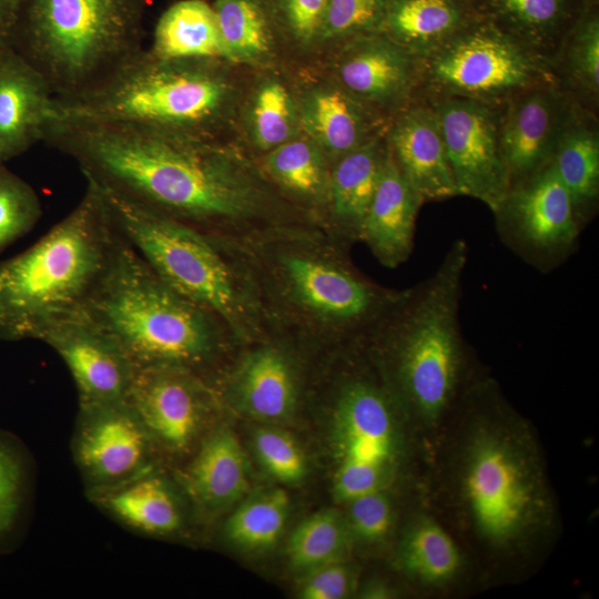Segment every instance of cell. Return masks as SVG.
Listing matches in <instances>:
<instances>
[{
    "label": "cell",
    "mask_w": 599,
    "mask_h": 599,
    "mask_svg": "<svg viewBox=\"0 0 599 599\" xmlns=\"http://www.w3.org/2000/svg\"><path fill=\"white\" fill-rule=\"evenodd\" d=\"M290 507V496L282 488L254 491L226 519L224 536L232 546L246 552L270 550L286 527Z\"/></svg>",
    "instance_id": "obj_34"
},
{
    "label": "cell",
    "mask_w": 599,
    "mask_h": 599,
    "mask_svg": "<svg viewBox=\"0 0 599 599\" xmlns=\"http://www.w3.org/2000/svg\"><path fill=\"white\" fill-rule=\"evenodd\" d=\"M561 88L587 109L599 97V1L587 0L555 61Z\"/></svg>",
    "instance_id": "obj_32"
},
{
    "label": "cell",
    "mask_w": 599,
    "mask_h": 599,
    "mask_svg": "<svg viewBox=\"0 0 599 599\" xmlns=\"http://www.w3.org/2000/svg\"><path fill=\"white\" fill-rule=\"evenodd\" d=\"M12 45L8 39L0 34V62L9 54L12 50Z\"/></svg>",
    "instance_id": "obj_46"
},
{
    "label": "cell",
    "mask_w": 599,
    "mask_h": 599,
    "mask_svg": "<svg viewBox=\"0 0 599 599\" xmlns=\"http://www.w3.org/2000/svg\"><path fill=\"white\" fill-rule=\"evenodd\" d=\"M41 342L64 362L75 384L80 405L128 398L136 366L120 344L84 314L57 324Z\"/></svg>",
    "instance_id": "obj_17"
},
{
    "label": "cell",
    "mask_w": 599,
    "mask_h": 599,
    "mask_svg": "<svg viewBox=\"0 0 599 599\" xmlns=\"http://www.w3.org/2000/svg\"><path fill=\"white\" fill-rule=\"evenodd\" d=\"M149 51L169 60L226 61L216 14L205 0H180L159 18Z\"/></svg>",
    "instance_id": "obj_30"
},
{
    "label": "cell",
    "mask_w": 599,
    "mask_h": 599,
    "mask_svg": "<svg viewBox=\"0 0 599 599\" xmlns=\"http://www.w3.org/2000/svg\"><path fill=\"white\" fill-rule=\"evenodd\" d=\"M119 231L97 189L23 252L0 261V339L41 341L81 314L113 255Z\"/></svg>",
    "instance_id": "obj_2"
},
{
    "label": "cell",
    "mask_w": 599,
    "mask_h": 599,
    "mask_svg": "<svg viewBox=\"0 0 599 599\" xmlns=\"http://www.w3.org/2000/svg\"><path fill=\"white\" fill-rule=\"evenodd\" d=\"M252 446L263 468L286 485L302 481L307 471L305 455L285 430L265 424L252 434Z\"/></svg>",
    "instance_id": "obj_40"
},
{
    "label": "cell",
    "mask_w": 599,
    "mask_h": 599,
    "mask_svg": "<svg viewBox=\"0 0 599 599\" xmlns=\"http://www.w3.org/2000/svg\"><path fill=\"white\" fill-rule=\"evenodd\" d=\"M226 62L263 64L280 35L267 0H211Z\"/></svg>",
    "instance_id": "obj_31"
},
{
    "label": "cell",
    "mask_w": 599,
    "mask_h": 599,
    "mask_svg": "<svg viewBox=\"0 0 599 599\" xmlns=\"http://www.w3.org/2000/svg\"><path fill=\"white\" fill-rule=\"evenodd\" d=\"M155 450L126 399L80 405L72 451L88 493L115 486L155 466Z\"/></svg>",
    "instance_id": "obj_13"
},
{
    "label": "cell",
    "mask_w": 599,
    "mask_h": 599,
    "mask_svg": "<svg viewBox=\"0 0 599 599\" xmlns=\"http://www.w3.org/2000/svg\"><path fill=\"white\" fill-rule=\"evenodd\" d=\"M423 203L424 199L403 175L387 148L359 235L384 266L397 267L410 256Z\"/></svg>",
    "instance_id": "obj_22"
},
{
    "label": "cell",
    "mask_w": 599,
    "mask_h": 599,
    "mask_svg": "<svg viewBox=\"0 0 599 599\" xmlns=\"http://www.w3.org/2000/svg\"><path fill=\"white\" fill-rule=\"evenodd\" d=\"M217 60H169L142 49L85 92L55 98L54 121L122 123L216 139L235 88Z\"/></svg>",
    "instance_id": "obj_4"
},
{
    "label": "cell",
    "mask_w": 599,
    "mask_h": 599,
    "mask_svg": "<svg viewBox=\"0 0 599 599\" xmlns=\"http://www.w3.org/2000/svg\"><path fill=\"white\" fill-rule=\"evenodd\" d=\"M43 140L87 180L216 236L264 202L248 164L217 139L122 123L53 121Z\"/></svg>",
    "instance_id": "obj_1"
},
{
    "label": "cell",
    "mask_w": 599,
    "mask_h": 599,
    "mask_svg": "<svg viewBox=\"0 0 599 599\" xmlns=\"http://www.w3.org/2000/svg\"><path fill=\"white\" fill-rule=\"evenodd\" d=\"M146 0H21L12 48L57 99L81 94L142 48Z\"/></svg>",
    "instance_id": "obj_7"
},
{
    "label": "cell",
    "mask_w": 599,
    "mask_h": 599,
    "mask_svg": "<svg viewBox=\"0 0 599 599\" xmlns=\"http://www.w3.org/2000/svg\"><path fill=\"white\" fill-rule=\"evenodd\" d=\"M87 181L99 190L118 231L167 285L227 328L247 326L250 301L215 236Z\"/></svg>",
    "instance_id": "obj_8"
},
{
    "label": "cell",
    "mask_w": 599,
    "mask_h": 599,
    "mask_svg": "<svg viewBox=\"0 0 599 599\" xmlns=\"http://www.w3.org/2000/svg\"><path fill=\"white\" fill-rule=\"evenodd\" d=\"M119 234L82 314L109 333L136 367L177 365L197 372L216 353L222 323L167 285Z\"/></svg>",
    "instance_id": "obj_5"
},
{
    "label": "cell",
    "mask_w": 599,
    "mask_h": 599,
    "mask_svg": "<svg viewBox=\"0 0 599 599\" xmlns=\"http://www.w3.org/2000/svg\"><path fill=\"white\" fill-rule=\"evenodd\" d=\"M493 214L501 242L540 273L552 272L578 248L582 230L552 162L511 184Z\"/></svg>",
    "instance_id": "obj_11"
},
{
    "label": "cell",
    "mask_w": 599,
    "mask_h": 599,
    "mask_svg": "<svg viewBox=\"0 0 599 599\" xmlns=\"http://www.w3.org/2000/svg\"><path fill=\"white\" fill-rule=\"evenodd\" d=\"M126 400L155 449L184 454L205 420L211 394L197 372L177 365L136 367Z\"/></svg>",
    "instance_id": "obj_14"
},
{
    "label": "cell",
    "mask_w": 599,
    "mask_h": 599,
    "mask_svg": "<svg viewBox=\"0 0 599 599\" xmlns=\"http://www.w3.org/2000/svg\"><path fill=\"white\" fill-rule=\"evenodd\" d=\"M386 0H328L319 45H338L357 35L377 33Z\"/></svg>",
    "instance_id": "obj_41"
},
{
    "label": "cell",
    "mask_w": 599,
    "mask_h": 599,
    "mask_svg": "<svg viewBox=\"0 0 599 599\" xmlns=\"http://www.w3.org/2000/svg\"><path fill=\"white\" fill-rule=\"evenodd\" d=\"M88 496L105 514L138 534L165 537L179 532L184 525L179 495L155 466Z\"/></svg>",
    "instance_id": "obj_25"
},
{
    "label": "cell",
    "mask_w": 599,
    "mask_h": 599,
    "mask_svg": "<svg viewBox=\"0 0 599 599\" xmlns=\"http://www.w3.org/2000/svg\"><path fill=\"white\" fill-rule=\"evenodd\" d=\"M484 17L555 65L587 0H478Z\"/></svg>",
    "instance_id": "obj_29"
},
{
    "label": "cell",
    "mask_w": 599,
    "mask_h": 599,
    "mask_svg": "<svg viewBox=\"0 0 599 599\" xmlns=\"http://www.w3.org/2000/svg\"><path fill=\"white\" fill-rule=\"evenodd\" d=\"M468 245L451 243L435 272L406 290L366 338L387 366L400 400L425 422L438 419L466 373L459 309Z\"/></svg>",
    "instance_id": "obj_3"
},
{
    "label": "cell",
    "mask_w": 599,
    "mask_h": 599,
    "mask_svg": "<svg viewBox=\"0 0 599 599\" xmlns=\"http://www.w3.org/2000/svg\"><path fill=\"white\" fill-rule=\"evenodd\" d=\"M419 65V95L429 100L458 98L500 106L527 90L560 85L550 61L486 17L464 28Z\"/></svg>",
    "instance_id": "obj_10"
},
{
    "label": "cell",
    "mask_w": 599,
    "mask_h": 599,
    "mask_svg": "<svg viewBox=\"0 0 599 599\" xmlns=\"http://www.w3.org/2000/svg\"><path fill=\"white\" fill-rule=\"evenodd\" d=\"M55 118V95L44 77L12 49L0 62V156L3 162L43 140Z\"/></svg>",
    "instance_id": "obj_21"
},
{
    "label": "cell",
    "mask_w": 599,
    "mask_h": 599,
    "mask_svg": "<svg viewBox=\"0 0 599 599\" xmlns=\"http://www.w3.org/2000/svg\"><path fill=\"white\" fill-rule=\"evenodd\" d=\"M245 120L251 142L263 153L302 133L296 95L275 77L263 79L254 88Z\"/></svg>",
    "instance_id": "obj_36"
},
{
    "label": "cell",
    "mask_w": 599,
    "mask_h": 599,
    "mask_svg": "<svg viewBox=\"0 0 599 599\" xmlns=\"http://www.w3.org/2000/svg\"><path fill=\"white\" fill-rule=\"evenodd\" d=\"M385 140L396 165L425 202L458 195L440 123L427 99L418 95L394 115Z\"/></svg>",
    "instance_id": "obj_19"
},
{
    "label": "cell",
    "mask_w": 599,
    "mask_h": 599,
    "mask_svg": "<svg viewBox=\"0 0 599 599\" xmlns=\"http://www.w3.org/2000/svg\"><path fill=\"white\" fill-rule=\"evenodd\" d=\"M577 102L559 84L527 90L499 106V141L510 185L547 166Z\"/></svg>",
    "instance_id": "obj_16"
},
{
    "label": "cell",
    "mask_w": 599,
    "mask_h": 599,
    "mask_svg": "<svg viewBox=\"0 0 599 599\" xmlns=\"http://www.w3.org/2000/svg\"><path fill=\"white\" fill-rule=\"evenodd\" d=\"M353 542L345 514L327 508L312 514L294 528L286 555L291 567L305 575L325 565L347 560Z\"/></svg>",
    "instance_id": "obj_35"
},
{
    "label": "cell",
    "mask_w": 599,
    "mask_h": 599,
    "mask_svg": "<svg viewBox=\"0 0 599 599\" xmlns=\"http://www.w3.org/2000/svg\"><path fill=\"white\" fill-rule=\"evenodd\" d=\"M339 464L374 468L393 477L399 437L390 396L366 379H352L339 390L334 412Z\"/></svg>",
    "instance_id": "obj_18"
},
{
    "label": "cell",
    "mask_w": 599,
    "mask_h": 599,
    "mask_svg": "<svg viewBox=\"0 0 599 599\" xmlns=\"http://www.w3.org/2000/svg\"><path fill=\"white\" fill-rule=\"evenodd\" d=\"M271 281L294 313L316 326L367 338L405 291L380 287L341 253L300 241L281 245L268 260Z\"/></svg>",
    "instance_id": "obj_9"
},
{
    "label": "cell",
    "mask_w": 599,
    "mask_h": 599,
    "mask_svg": "<svg viewBox=\"0 0 599 599\" xmlns=\"http://www.w3.org/2000/svg\"><path fill=\"white\" fill-rule=\"evenodd\" d=\"M180 485L202 514L214 515L240 501L250 487L248 464L229 427L211 432L180 475Z\"/></svg>",
    "instance_id": "obj_23"
},
{
    "label": "cell",
    "mask_w": 599,
    "mask_h": 599,
    "mask_svg": "<svg viewBox=\"0 0 599 599\" xmlns=\"http://www.w3.org/2000/svg\"><path fill=\"white\" fill-rule=\"evenodd\" d=\"M264 154L263 169L282 190L307 203L327 200L329 161L306 134L302 132Z\"/></svg>",
    "instance_id": "obj_33"
},
{
    "label": "cell",
    "mask_w": 599,
    "mask_h": 599,
    "mask_svg": "<svg viewBox=\"0 0 599 599\" xmlns=\"http://www.w3.org/2000/svg\"><path fill=\"white\" fill-rule=\"evenodd\" d=\"M474 387L481 412L463 446L460 491L479 536L506 549L549 524L550 499L532 443L507 416L496 388Z\"/></svg>",
    "instance_id": "obj_6"
},
{
    "label": "cell",
    "mask_w": 599,
    "mask_h": 599,
    "mask_svg": "<svg viewBox=\"0 0 599 599\" xmlns=\"http://www.w3.org/2000/svg\"><path fill=\"white\" fill-rule=\"evenodd\" d=\"M328 0H267L280 35L300 48L319 47Z\"/></svg>",
    "instance_id": "obj_42"
},
{
    "label": "cell",
    "mask_w": 599,
    "mask_h": 599,
    "mask_svg": "<svg viewBox=\"0 0 599 599\" xmlns=\"http://www.w3.org/2000/svg\"><path fill=\"white\" fill-rule=\"evenodd\" d=\"M301 129L331 163L385 134L390 120L344 90L333 78L296 95Z\"/></svg>",
    "instance_id": "obj_20"
},
{
    "label": "cell",
    "mask_w": 599,
    "mask_h": 599,
    "mask_svg": "<svg viewBox=\"0 0 599 599\" xmlns=\"http://www.w3.org/2000/svg\"><path fill=\"white\" fill-rule=\"evenodd\" d=\"M336 47L333 79L386 119L419 95V60L385 35H357Z\"/></svg>",
    "instance_id": "obj_15"
},
{
    "label": "cell",
    "mask_w": 599,
    "mask_h": 599,
    "mask_svg": "<svg viewBox=\"0 0 599 599\" xmlns=\"http://www.w3.org/2000/svg\"><path fill=\"white\" fill-rule=\"evenodd\" d=\"M230 395L244 415L264 424L290 418L296 405V380L287 357L274 347L250 353L234 374Z\"/></svg>",
    "instance_id": "obj_26"
},
{
    "label": "cell",
    "mask_w": 599,
    "mask_h": 599,
    "mask_svg": "<svg viewBox=\"0 0 599 599\" xmlns=\"http://www.w3.org/2000/svg\"><path fill=\"white\" fill-rule=\"evenodd\" d=\"M398 561L410 577L424 583H444L459 570V548L446 530L435 520L423 517L405 532Z\"/></svg>",
    "instance_id": "obj_37"
},
{
    "label": "cell",
    "mask_w": 599,
    "mask_h": 599,
    "mask_svg": "<svg viewBox=\"0 0 599 599\" xmlns=\"http://www.w3.org/2000/svg\"><path fill=\"white\" fill-rule=\"evenodd\" d=\"M427 100L440 123L458 195L494 212L510 186L499 141V106L458 98Z\"/></svg>",
    "instance_id": "obj_12"
},
{
    "label": "cell",
    "mask_w": 599,
    "mask_h": 599,
    "mask_svg": "<svg viewBox=\"0 0 599 599\" xmlns=\"http://www.w3.org/2000/svg\"><path fill=\"white\" fill-rule=\"evenodd\" d=\"M483 17L478 0H386L378 33L420 61Z\"/></svg>",
    "instance_id": "obj_24"
},
{
    "label": "cell",
    "mask_w": 599,
    "mask_h": 599,
    "mask_svg": "<svg viewBox=\"0 0 599 599\" xmlns=\"http://www.w3.org/2000/svg\"><path fill=\"white\" fill-rule=\"evenodd\" d=\"M0 163H4V162L2 161V159H1V156H0Z\"/></svg>",
    "instance_id": "obj_47"
},
{
    "label": "cell",
    "mask_w": 599,
    "mask_h": 599,
    "mask_svg": "<svg viewBox=\"0 0 599 599\" xmlns=\"http://www.w3.org/2000/svg\"><path fill=\"white\" fill-rule=\"evenodd\" d=\"M41 215L33 187L0 163V253L29 233Z\"/></svg>",
    "instance_id": "obj_39"
},
{
    "label": "cell",
    "mask_w": 599,
    "mask_h": 599,
    "mask_svg": "<svg viewBox=\"0 0 599 599\" xmlns=\"http://www.w3.org/2000/svg\"><path fill=\"white\" fill-rule=\"evenodd\" d=\"M386 153L382 134L331 165L326 203L339 231L349 240H359Z\"/></svg>",
    "instance_id": "obj_28"
},
{
    "label": "cell",
    "mask_w": 599,
    "mask_h": 599,
    "mask_svg": "<svg viewBox=\"0 0 599 599\" xmlns=\"http://www.w3.org/2000/svg\"><path fill=\"white\" fill-rule=\"evenodd\" d=\"M21 0H0V34L10 42V33Z\"/></svg>",
    "instance_id": "obj_45"
},
{
    "label": "cell",
    "mask_w": 599,
    "mask_h": 599,
    "mask_svg": "<svg viewBox=\"0 0 599 599\" xmlns=\"http://www.w3.org/2000/svg\"><path fill=\"white\" fill-rule=\"evenodd\" d=\"M345 505V517L354 541L375 544L390 532L394 509L385 489L363 495Z\"/></svg>",
    "instance_id": "obj_43"
},
{
    "label": "cell",
    "mask_w": 599,
    "mask_h": 599,
    "mask_svg": "<svg viewBox=\"0 0 599 599\" xmlns=\"http://www.w3.org/2000/svg\"><path fill=\"white\" fill-rule=\"evenodd\" d=\"M551 162L585 230L593 220L599 202V132L592 110L577 103Z\"/></svg>",
    "instance_id": "obj_27"
},
{
    "label": "cell",
    "mask_w": 599,
    "mask_h": 599,
    "mask_svg": "<svg viewBox=\"0 0 599 599\" xmlns=\"http://www.w3.org/2000/svg\"><path fill=\"white\" fill-rule=\"evenodd\" d=\"M298 595L303 599H343L353 593L357 573L347 560L325 565L303 575Z\"/></svg>",
    "instance_id": "obj_44"
},
{
    "label": "cell",
    "mask_w": 599,
    "mask_h": 599,
    "mask_svg": "<svg viewBox=\"0 0 599 599\" xmlns=\"http://www.w3.org/2000/svg\"><path fill=\"white\" fill-rule=\"evenodd\" d=\"M28 463L21 445L0 430V549L21 521L28 495Z\"/></svg>",
    "instance_id": "obj_38"
}]
</instances>
